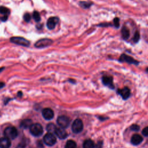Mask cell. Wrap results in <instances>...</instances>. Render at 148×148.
Returning <instances> with one entry per match:
<instances>
[{"label": "cell", "mask_w": 148, "mask_h": 148, "mask_svg": "<svg viewBox=\"0 0 148 148\" xmlns=\"http://www.w3.org/2000/svg\"><path fill=\"white\" fill-rule=\"evenodd\" d=\"M10 41L16 45L24 46V47H28L30 45V42L27 39L20 37V36H13L10 39Z\"/></svg>", "instance_id": "1"}, {"label": "cell", "mask_w": 148, "mask_h": 148, "mask_svg": "<svg viewBox=\"0 0 148 148\" xmlns=\"http://www.w3.org/2000/svg\"><path fill=\"white\" fill-rule=\"evenodd\" d=\"M31 134L35 136H40L43 132L42 126L39 123L32 124L29 128Z\"/></svg>", "instance_id": "2"}, {"label": "cell", "mask_w": 148, "mask_h": 148, "mask_svg": "<svg viewBox=\"0 0 148 148\" xmlns=\"http://www.w3.org/2000/svg\"><path fill=\"white\" fill-rule=\"evenodd\" d=\"M18 132L17 130L13 127H9L5 128L4 130V135L5 137L10 139H13L17 136Z\"/></svg>", "instance_id": "3"}, {"label": "cell", "mask_w": 148, "mask_h": 148, "mask_svg": "<svg viewBox=\"0 0 148 148\" xmlns=\"http://www.w3.org/2000/svg\"><path fill=\"white\" fill-rule=\"evenodd\" d=\"M53 40L49 38H42L38 40L34 45L36 48H44L49 46L53 43Z\"/></svg>", "instance_id": "4"}, {"label": "cell", "mask_w": 148, "mask_h": 148, "mask_svg": "<svg viewBox=\"0 0 148 148\" xmlns=\"http://www.w3.org/2000/svg\"><path fill=\"white\" fill-rule=\"evenodd\" d=\"M119 61L121 62H127L128 63L130 64H134V65H138L139 64V61H138L137 60H136L135 59H134L133 57L127 55L125 54H121V56H120L119 58Z\"/></svg>", "instance_id": "5"}, {"label": "cell", "mask_w": 148, "mask_h": 148, "mask_svg": "<svg viewBox=\"0 0 148 148\" xmlns=\"http://www.w3.org/2000/svg\"><path fill=\"white\" fill-rule=\"evenodd\" d=\"M44 143L49 146H53L56 142V138L53 134L48 132L43 137Z\"/></svg>", "instance_id": "6"}, {"label": "cell", "mask_w": 148, "mask_h": 148, "mask_svg": "<svg viewBox=\"0 0 148 148\" xmlns=\"http://www.w3.org/2000/svg\"><path fill=\"white\" fill-rule=\"evenodd\" d=\"M83 124L82 121L79 119H77L75 120L72 125V131L75 134H77L83 130Z\"/></svg>", "instance_id": "7"}, {"label": "cell", "mask_w": 148, "mask_h": 148, "mask_svg": "<svg viewBox=\"0 0 148 148\" xmlns=\"http://www.w3.org/2000/svg\"><path fill=\"white\" fill-rule=\"evenodd\" d=\"M57 122L60 127L65 128L68 127L69 125L70 120L69 119L65 116H60L57 118Z\"/></svg>", "instance_id": "8"}, {"label": "cell", "mask_w": 148, "mask_h": 148, "mask_svg": "<svg viewBox=\"0 0 148 148\" xmlns=\"http://www.w3.org/2000/svg\"><path fill=\"white\" fill-rule=\"evenodd\" d=\"M102 81L103 84L108 87L110 88L113 89L114 88L113 82V77L112 76H104L102 78Z\"/></svg>", "instance_id": "9"}, {"label": "cell", "mask_w": 148, "mask_h": 148, "mask_svg": "<svg viewBox=\"0 0 148 148\" xmlns=\"http://www.w3.org/2000/svg\"><path fill=\"white\" fill-rule=\"evenodd\" d=\"M117 92L124 100L128 99L130 97L131 94L130 90L127 87H125L121 89H119L117 90Z\"/></svg>", "instance_id": "10"}, {"label": "cell", "mask_w": 148, "mask_h": 148, "mask_svg": "<svg viewBox=\"0 0 148 148\" xmlns=\"http://www.w3.org/2000/svg\"><path fill=\"white\" fill-rule=\"evenodd\" d=\"M58 18L56 17H50L46 23V25L48 29L51 30L53 29L56 24L58 23Z\"/></svg>", "instance_id": "11"}, {"label": "cell", "mask_w": 148, "mask_h": 148, "mask_svg": "<svg viewBox=\"0 0 148 148\" xmlns=\"http://www.w3.org/2000/svg\"><path fill=\"white\" fill-rule=\"evenodd\" d=\"M43 117L46 120H51L54 117V112L50 108H45L42 112Z\"/></svg>", "instance_id": "12"}, {"label": "cell", "mask_w": 148, "mask_h": 148, "mask_svg": "<svg viewBox=\"0 0 148 148\" xmlns=\"http://www.w3.org/2000/svg\"><path fill=\"white\" fill-rule=\"evenodd\" d=\"M121 36L124 40H127L130 36V31L126 25H123L121 29Z\"/></svg>", "instance_id": "13"}, {"label": "cell", "mask_w": 148, "mask_h": 148, "mask_svg": "<svg viewBox=\"0 0 148 148\" xmlns=\"http://www.w3.org/2000/svg\"><path fill=\"white\" fill-rule=\"evenodd\" d=\"M55 134L58 136V138L61 139H65L67 136V133L66 131L64 130V128L62 127L57 128L55 132Z\"/></svg>", "instance_id": "14"}, {"label": "cell", "mask_w": 148, "mask_h": 148, "mask_svg": "<svg viewBox=\"0 0 148 148\" xmlns=\"http://www.w3.org/2000/svg\"><path fill=\"white\" fill-rule=\"evenodd\" d=\"M143 141V138L139 134H134L131 138V142L133 145L136 146L139 145Z\"/></svg>", "instance_id": "15"}, {"label": "cell", "mask_w": 148, "mask_h": 148, "mask_svg": "<svg viewBox=\"0 0 148 148\" xmlns=\"http://www.w3.org/2000/svg\"><path fill=\"white\" fill-rule=\"evenodd\" d=\"M11 145L10 139L4 137L0 138V147L1 148H9Z\"/></svg>", "instance_id": "16"}, {"label": "cell", "mask_w": 148, "mask_h": 148, "mask_svg": "<svg viewBox=\"0 0 148 148\" xmlns=\"http://www.w3.org/2000/svg\"><path fill=\"white\" fill-rule=\"evenodd\" d=\"M32 120L30 119H24L22 120L20 123V127L23 128H30V127L32 125Z\"/></svg>", "instance_id": "17"}, {"label": "cell", "mask_w": 148, "mask_h": 148, "mask_svg": "<svg viewBox=\"0 0 148 148\" xmlns=\"http://www.w3.org/2000/svg\"><path fill=\"white\" fill-rule=\"evenodd\" d=\"M83 148H94L95 144L91 139H86L84 141L83 145Z\"/></svg>", "instance_id": "18"}, {"label": "cell", "mask_w": 148, "mask_h": 148, "mask_svg": "<svg viewBox=\"0 0 148 148\" xmlns=\"http://www.w3.org/2000/svg\"><path fill=\"white\" fill-rule=\"evenodd\" d=\"M92 5V2L90 1H81L79 2V5L83 9H88Z\"/></svg>", "instance_id": "19"}, {"label": "cell", "mask_w": 148, "mask_h": 148, "mask_svg": "<svg viewBox=\"0 0 148 148\" xmlns=\"http://www.w3.org/2000/svg\"><path fill=\"white\" fill-rule=\"evenodd\" d=\"M56 128L57 127H56V125L53 124V123H50L49 124L47 127H46V130L47 131L50 132V133H54L55 134V132H56Z\"/></svg>", "instance_id": "20"}, {"label": "cell", "mask_w": 148, "mask_h": 148, "mask_svg": "<svg viewBox=\"0 0 148 148\" xmlns=\"http://www.w3.org/2000/svg\"><path fill=\"white\" fill-rule=\"evenodd\" d=\"M76 143L74 140H68L65 145V148H76Z\"/></svg>", "instance_id": "21"}, {"label": "cell", "mask_w": 148, "mask_h": 148, "mask_svg": "<svg viewBox=\"0 0 148 148\" xmlns=\"http://www.w3.org/2000/svg\"><path fill=\"white\" fill-rule=\"evenodd\" d=\"M0 13L2 14L3 16H9L10 13V10L8 8L1 6H0Z\"/></svg>", "instance_id": "22"}, {"label": "cell", "mask_w": 148, "mask_h": 148, "mask_svg": "<svg viewBox=\"0 0 148 148\" xmlns=\"http://www.w3.org/2000/svg\"><path fill=\"white\" fill-rule=\"evenodd\" d=\"M140 39V33L138 30H136V31L134 33V35L132 38V40L134 43H136L138 42V41Z\"/></svg>", "instance_id": "23"}, {"label": "cell", "mask_w": 148, "mask_h": 148, "mask_svg": "<svg viewBox=\"0 0 148 148\" xmlns=\"http://www.w3.org/2000/svg\"><path fill=\"white\" fill-rule=\"evenodd\" d=\"M32 17L36 22H39L40 20V16L38 12L34 11L32 14Z\"/></svg>", "instance_id": "24"}, {"label": "cell", "mask_w": 148, "mask_h": 148, "mask_svg": "<svg viewBox=\"0 0 148 148\" xmlns=\"http://www.w3.org/2000/svg\"><path fill=\"white\" fill-rule=\"evenodd\" d=\"M113 24L115 28H119L120 27V18L117 17H116L114 18L113 20Z\"/></svg>", "instance_id": "25"}, {"label": "cell", "mask_w": 148, "mask_h": 148, "mask_svg": "<svg viewBox=\"0 0 148 148\" xmlns=\"http://www.w3.org/2000/svg\"><path fill=\"white\" fill-rule=\"evenodd\" d=\"M23 18L25 21H26L27 23H28L30 21V20L31 19V16L29 13H27L24 14V15L23 16Z\"/></svg>", "instance_id": "26"}, {"label": "cell", "mask_w": 148, "mask_h": 148, "mask_svg": "<svg viewBox=\"0 0 148 148\" xmlns=\"http://www.w3.org/2000/svg\"><path fill=\"white\" fill-rule=\"evenodd\" d=\"M112 25H113V24L111 23H100L97 25V26L101 27H110V26H112Z\"/></svg>", "instance_id": "27"}, {"label": "cell", "mask_w": 148, "mask_h": 148, "mask_svg": "<svg viewBox=\"0 0 148 148\" xmlns=\"http://www.w3.org/2000/svg\"><path fill=\"white\" fill-rule=\"evenodd\" d=\"M139 126L136 124H133L130 127V129L134 131H138L139 130Z\"/></svg>", "instance_id": "28"}, {"label": "cell", "mask_w": 148, "mask_h": 148, "mask_svg": "<svg viewBox=\"0 0 148 148\" xmlns=\"http://www.w3.org/2000/svg\"><path fill=\"white\" fill-rule=\"evenodd\" d=\"M103 147V142L101 140L98 141L96 145H95L94 148H102Z\"/></svg>", "instance_id": "29"}, {"label": "cell", "mask_w": 148, "mask_h": 148, "mask_svg": "<svg viewBox=\"0 0 148 148\" xmlns=\"http://www.w3.org/2000/svg\"><path fill=\"white\" fill-rule=\"evenodd\" d=\"M142 134L145 136H148V126L146 127L143 130H142Z\"/></svg>", "instance_id": "30"}, {"label": "cell", "mask_w": 148, "mask_h": 148, "mask_svg": "<svg viewBox=\"0 0 148 148\" xmlns=\"http://www.w3.org/2000/svg\"><path fill=\"white\" fill-rule=\"evenodd\" d=\"M38 146H39V147H42V146H43V145H42V142H41V141L40 140H38Z\"/></svg>", "instance_id": "31"}, {"label": "cell", "mask_w": 148, "mask_h": 148, "mask_svg": "<svg viewBox=\"0 0 148 148\" xmlns=\"http://www.w3.org/2000/svg\"><path fill=\"white\" fill-rule=\"evenodd\" d=\"M3 86V83H0V88H1V87H2Z\"/></svg>", "instance_id": "32"}, {"label": "cell", "mask_w": 148, "mask_h": 148, "mask_svg": "<svg viewBox=\"0 0 148 148\" xmlns=\"http://www.w3.org/2000/svg\"><path fill=\"white\" fill-rule=\"evenodd\" d=\"M3 69V68H0V72H1Z\"/></svg>", "instance_id": "33"}, {"label": "cell", "mask_w": 148, "mask_h": 148, "mask_svg": "<svg viewBox=\"0 0 148 148\" xmlns=\"http://www.w3.org/2000/svg\"><path fill=\"white\" fill-rule=\"evenodd\" d=\"M146 71L147 72H148V68H147L146 69Z\"/></svg>", "instance_id": "34"}]
</instances>
